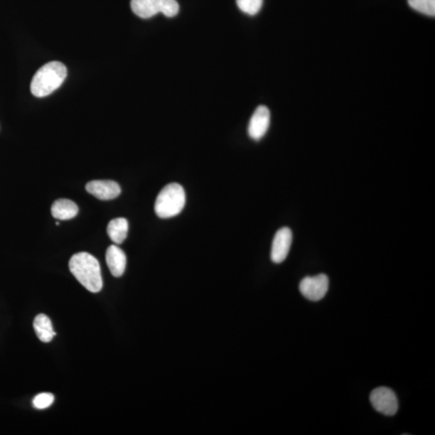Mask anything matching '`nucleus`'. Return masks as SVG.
Listing matches in <instances>:
<instances>
[{
	"label": "nucleus",
	"instance_id": "7ed1b4c3",
	"mask_svg": "<svg viewBox=\"0 0 435 435\" xmlns=\"http://www.w3.org/2000/svg\"><path fill=\"white\" fill-rule=\"evenodd\" d=\"M186 204V193L183 187L178 183L166 186L159 193L155 203V213L161 219L177 216Z\"/></svg>",
	"mask_w": 435,
	"mask_h": 435
},
{
	"label": "nucleus",
	"instance_id": "1a4fd4ad",
	"mask_svg": "<svg viewBox=\"0 0 435 435\" xmlns=\"http://www.w3.org/2000/svg\"><path fill=\"white\" fill-rule=\"evenodd\" d=\"M86 190L90 195L104 201L117 198L121 193L119 185L116 181L108 180L90 181Z\"/></svg>",
	"mask_w": 435,
	"mask_h": 435
},
{
	"label": "nucleus",
	"instance_id": "20e7f679",
	"mask_svg": "<svg viewBox=\"0 0 435 435\" xmlns=\"http://www.w3.org/2000/svg\"><path fill=\"white\" fill-rule=\"evenodd\" d=\"M131 8L132 11L142 19H149L159 14L173 17L179 11V5L176 0H131Z\"/></svg>",
	"mask_w": 435,
	"mask_h": 435
},
{
	"label": "nucleus",
	"instance_id": "0eeeda50",
	"mask_svg": "<svg viewBox=\"0 0 435 435\" xmlns=\"http://www.w3.org/2000/svg\"><path fill=\"white\" fill-rule=\"evenodd\" d=\"M293 234L288 227L278 230L272 245L271 259L273 262L280 264L285 261L291 247Z\"/></svg>",
	"mask_w": 435,
	"mask_h": 435
},
{
	"label": "nucleus",
	"instance_id": "423d86ee",
	"mask_svg": "<svg viewBox=\"0 0 435 435\" xmlns=\"http://www.w3.org/2000/svg\"><path fill=\"white\" fill-rule=\"evenodd\" d=\"M328 277L325 274L305 277L299 286L301 294L308 300L313 301L323 299L328 293Z\"/></svg>",
	"mask_w": 435,
	"mask_h": 435
},
{
	"label": "nucleus",
	"instance_id": "9b49d317",
	"mask_svg": "<svg viewBox=\"0 0 435 435\" xmlns=\"http://www.w3.org/2000/svg\"><path fill=\"white\" fill-rule=\"evenodd\" d=\"M52 215L58 220H69L78 213L77 205L70 199L60 198L53 203Z\"/></svg>",
	"mask_w": 435,
	"mask_h": 435
},
{
	"label": "nucleus",
	"instance_id": "4468645a",
	"mask_svg": "<svg viewBox=\"0 0 435 435\" xmlns=\"http://www.w3.org/2000/svg\"><path fill=\"white\" fill-rule=\"evenodd\" d=\"M408 4L421 14L432 17L435 16V0H408Z\"/></svg>",
	"mask_w": 435,
	"mask_h": 435
},
{
	"label": "nucleus",
	"instance_id": "ddd939ff",
	"mask_svg": "<svg viewBox=\"0 0 435 435\" xmlns=\"http://www.w3.org/2000/svg\"><path fill=\"white\" fill-rule=\"evenodd\" d=\"M109 237L114 244L120 245L126 240L129 232V222L124 218L112 220L107 229Z\"/></svg>",
	"mask_w": 435,
	"mask_h": 435
},
{
	"label": "nucleus",
	"instance_id": "39448f33",
	"mask_svg": "<svg viewBox=\"0 0 435 435\" xmlns=\"http://www.w3.org/2000/svg\"><path fill=\"white\" fill-rule=\"evenodd\" d=\"M370 402L377 412L386 416L395 415L398 401L395 392L386 387H379L371 392Z\"/></svg>",
	"mask_w": 435,
	"mask_h": 435
},
{
	"label": "nucleus",
	"instance_id": "f257e3e1",
	"mask_svg": "<svg viewBox=\"0 0 435 435\" xmlns=\"http://www.w3.org/2000/svg\"><path fill=\"white\" fill-rule=\"evenodd\" d=\"M69 267L81 285L92 293H99L102 288L100 264L87 252L75 254L70 259Z\"/></svg>",
	"mask_w": 435,
	"mask_h": 435
},
{
	"label": "nucleus",
	"instance_id": "f8f14e48",
	"mask_svg": "<svg viewBox=\"0 0 435 435\" xmlns=\"http://www.w3.org/2000/svg\"><path fill=\"white\" fill-rule=\"evenodd\" d=\"M33 328L36 335L41 342L50 343L56 335L51 320L45 314L41 313L35 318Z\"/></svg>",
	"mask_w": 435,
	"mask_h": 435
},
{
	"label": "nucleus",
	"instance_id": "9d476101",
	"mask_svg": "<svg viewBox=\"0 0 435 435\" xmlns=\"http://www.w3.org/2000/svg\"><path fill=\"white\" fill-rule=\"evenodd\" d=\"M106 262L111 274L119 277L124 274L127 265V257L124 252L117 245L108 247L106 252Z\"/></svg>",
	"mask_w": 435,
	"mask_h": 435
},
{
	"label": "nucleus",
	"instance_id": "6e6552de",
	"mask_svg": "<svg viewBox=\"0 0 435 435\" xmlns=\"http://www.w3.org/2000/svg\"><path fill=\"white\" fill-rule=\"evenodd\" d=\"M270 125V112L265 106H259L253 113L249 125V135L254 141H259Z\"/></svg>",
	"mask_w": 435,
	"mask_h": 435
},
{
	"label": "nucleus",
	"instance_id": "2eb2a0df",
	"mask_svg": "<svg viewBox=\"0 0 435 435\" xmlns=\"http://www.w3.org/2000/svg\"><path fill=\"white\" fill-rule=\"evenodd\" d=\"M264 0H237L239 9L249 16H255L261 11Z\"/></svg>",
	"mask_w": 435,
	"mask_h": 435
},
{
	"label": "nucleus",
	"instance_id": "dca6fc26",
	"mask_svg": "<svg viewBox=\"0 0 435 435\" xmlns=\"http://www.w3.org/2000/svg\"><path fill=\"white\" fill-rule=\"evenodd\" d=\"M53 402L54 396L52 394H48V392L36 396L33 401V407L38 409H47L52 406Z\"/></svg>",
	"mask_w": 435,
	"mask_h": 435
},
{
	"label": "nucleus",
	"instance_id": "f03ea898",
	"mask_svg": "<svg viewBox=\"0 0 435 435\" xmlns=\"http://www.w3.org/2000/svg\"><path fill=\"white\" fill-rule=\"evenodd\" d=\"M68 76V69L60 62H50L42 66L33 76L31 82V92L43 98L55 92L64 82Z\"/></svg>",
	"mask_w": 435,
	"mask_h": 435
}]
</instances>
